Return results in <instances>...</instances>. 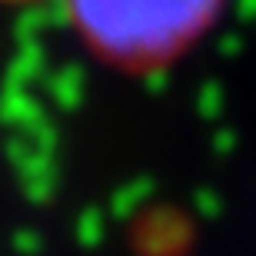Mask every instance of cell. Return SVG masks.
Listing matches in <instances>:
<instances>
[{
    "label": "cell",
    "mask_w": 256,
    "mask_h": 256,
    "mask_svg": "<svg viewBox=\"0 0 256 256\" xmlns=\"http://www.w3.org/2000/svg\"><path fill=\"white\" fill-rule=\"evenodd\" d=\"M76 14L100 40L120 50L153 47L173 37L196 0H74Z\"/></svg>",
    "instance_id": "cell-1"
}]
</instances>
